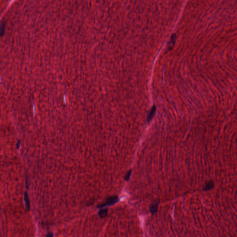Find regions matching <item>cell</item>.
I'll use <instances>...</instances> for the list:
<instances>
[{
  "label": "cell",
  "instance_id": "6da1fadb",
  "mask_svg": "<svg viewBox=\"0 0 237 237\" xmlns=\"http://www.w3.org/2000/svg\"><path fill=\"white\" fill-rule=\"evenodd\" d=\"M118 200L119 199L117 196L115 195L109 197L106 200L105 202H103L102 204H100V205L98 206V208H103L107 205H110L113 204L117 202H118Z\"/></svg>",
  "mask_w": 237,
  "mask_h": 237
},
{
  "label": "cell",
  "instance_id": "7a4b0ae2",
  "mask_svg": "<svg viewBox=\"0 0 237 237\" xmlns=\"http://www.w3.org/2000/svg\"><path fill=\"white\" fill-rule=\"evenodd\" d=\"M159 203L160 200H158V201H155L150 205L149 208L150 212L153 216L158 212Z\"/></svg>",
  "mask_w": 237,
  "mask_h": 237
},
{
  "label": "cell",
  "instance_id": "3957f363",
  "mask_svg": "<svg viewBox=\"0 0 237 237\" xmlns=\"http://www.w3.org/2000/svg\"><path fill=\"white\" fill-rule=\"evenodd\" d=\"M214 187V182L213 180H209L205 183L203 187V190L204 191H209Z\"/></svg>",
  "mask_w": 237,
  "mask_h": 237
},
{
  "label": "cell",
  "instance_id": "277c9868",
  "mask_svg": "<svg viewBox=\"0 0 237 237\" xmlns=\"http://www.w3.org/2000/svg\"><path fill=\"white\" fill-rule=\"evenodd\" d=\"M156 111V106H155L154 105L151 108V110H150L149 114L148 115V116H147V121L148 122L150 121L152 119L153 116L155 114Z\"/></svg>",
  "mask_w": 237,
  "mask_h": 237
},
{
  "label": "cell",
  "instance_id": "5b68a950",
  "mask_svg": "<svg viewBox=\"0 0 237 237\" xmlns=\"http://www.w3.org/2000/svg\"><path fill=\"white\" fill-rule=\"evenodd\" d=\"M176 38V34H173V35H172V36L171 37V39L170 40V41L169 42V43H168V44L167 48H168V50H170L171 48H173V47L175 44V43Z\"/></svg>",
  "mask_w": 237,
  "mask_h": 237
},
{
  "label": "cell",
  "instance_id": "8992f818",
  "mask_svg": "<svg viewBox=\"0 0 237 237\" xmlns=\"http://www.w3.org/2000/svg\"><path fill=\"white\" fill-rule=\"evenodd\" d=\"M107 213H108V209L107 208L102 209L99 211V215L101 218H104L106 216Z\"/></svg>",
  "mask_w": 237,
  "mask_h": 237
},
{
  "label": "cell",
  "instance_id": "52a82bcc",
  "mask_svg": "<svg viewBox=\"0 0 237 237\" xmlns=\"http://www.w3.org/2000/svg\"><path fill=\"white\" fill-rule=\"evenodd\" d=\"M5 22L4 21H1L0 24V37L2 36L4 32L5 29Z\"/></svg>",
  "mask_w": 237,
  "mask_h": 237
},
{
  "label": "cell",
  "instance_id": "ba28073f",
  "mask_svg": "<svg viewBox=\"0 0 237 237\" xmlns=\"http://www.w3.org/2000/svg\"><path fill=\"white\" fill-rule=\"evenodd\" d=\"M131 173H132V170L130 169L129 170L126 174V175L125 176V180L126 181H128L130 179V176L131 175Z\"/></svg>",
  "mask_w": 237,
  "mask_h": 237
}]
</instances>
